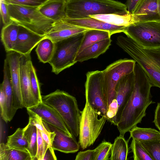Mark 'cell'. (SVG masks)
I'll use <instances>...</instances> for the list:
<instances>
[{
    "instance_id": "obj_18",
    "label": "cell",
    "mask_w": 160,
    "mask_h": 160,
    "mask_svg": "<svg viewBox=\"0 0 160 160\" xmlns=\"http://www.w3.org/2000/svg\"><path fill=\"white\" fill-rule=\"evenodd\" d=\"M88 29L62 20L55 22L46 36L55 42L84 32Z\"/></svg>"
},
{
    "instance_id": "obj_10",
    "label": "cell",
    "mask_w": 160,
    "mask_h": 160,
    "mask_svg": "<svg viewBox=\"0 0 160 160\" xmlns=\"http://www.w3.org/2000/svg\"><path fill=\"white\" fill-rule=\"evenodd\" d=\"M85 87L86 101L99 115L106 116L108 107L103 92L102 71L88 72Z\"/></svg>"
},
{
    "instance_id": "obj_44",
    "label": "cell",
    "mask_w": 160,
    "mask_h": 160,
    "mask_svg": "<svg viewBox=\"0 0 160 160\" xmlns=\"http://www.w3.org/2000/svg\"><path fill=\"white\" fill-rule=\"evenodd\" d=\"M139 0H127L125 4L128 12L132 13Z\"/></svg>"
},
{
    "instance_id": "obj_43",
    "label": "cell",
    "mask_w": 160,
    "mask_h": 160,
    "mask_svg": "<svg viewBox=\"0 0 160 160\" xmlns=\"http://www.w3.org/2000/svg\"><path fill=\"white\" fill-rule=\"evenodd\" d=\"M57 160V158L55 156L54 150L52 147L49 146L42 160Z\"/></svg>"
},
{
    "instance_id": "obj_5",
    "label": "cell",
    "mask_w": 160,
    "mask_h": 160,
    "mask_svg": "<svg viewBox=\"0 0 160 160\" xmlns=\"http://www.w3.org/2000/svg\"><path fill=\"white\" fill-rule=\"evenodd\" d=\"M8 7L11 21L41 36H46L55 22L43 15L38 8L11 4Z\"/></svg>"
},
{
    "instance_id": "obj_11",
    "label": "cell",
    "mask_w": 160,
    "mask_h": 160,
    "mask_svg": "<svg viewBox=\"0 0 160 160\" xmlns=\"http://www.w3.org/2000/svg\"><path fill=\"white\" fill-rule=\"evenodd\" d=\"M32 62L30 54H21L19 67L20 88L23 107L26 108L40 102L34 96L31 89L30 69Z\"/></svg>"
},
{
    "instance_id": "obj_41",
    "label": "cell",
    "mask_w": 160,
    "mask_h": 160,
    "mask_svg": "<svg viewBox=\"0 0 160 160\" xmlns=\"http://www.w3.org/2000/svg\"><path fill=\"white\" fill-rule=\"evenodd\" d=\"M93 150H88L80 151L77 155L75 160H93Z\"/></svg>"
},
{
    "instance_id": "obj_25",
    "label": "cell",
    "mask_w": 160,
    "mask_h": 160,
    "mask_svg": "<svg viewBox=\"0 0 160 160\" xmlns=\"http://www.w3.org/2000/svg\"><path fill=\"white\" fill-rule=\"evenodd\" d=\"M111 37L109 32L107 31L93 29L88 30L84 33L78 53L94 43L103 40L110 38Z\"/></svg>"
},
{
    "instance_id": "obj_17",
    "label": "cell",
    "mask_w": 160,
    "mask_h": 160,
    "mask_svg": "<svg viewBox=\"0 0 160 160\" xmlns=\"http://www.w3.org/2000/svg\"><path fill=\"white\" fill-rule=\"evenodd\" d=\"M47 123L50 130L56 133L52 143L54 150L66 153H74L79 150L80 146L74 137L69 136L61 130Z\"/></svg>"
},
{
    "instance_id": "obj_3",
    "label": "cell",
    "mask_w": 160,
    "mask_h": 160,
    "mask_svg": "<svg viewBox=\"0 0 160 160\" xmlns=\"http://www.w3.org/2000/svg\"><path fill=\"white\" fill-rule=\"evenodd\" d=\"M65 12L67 18L72 19L99 14L130 13L125 4L114 0H66Z\"/></svg>"
},
{
    "instance_id": "obj_27",
    "label": "cell",
    "mask_w": 160,
    "mask_h": 160,
    "mask_svg": "<svg viewBox=\"0 0 160 160\" xmlns=\"http://www.w3.org/2000/svg\"><path fill=\"white\" fill-rule=\"evenodd\" d=\"M0 160H32L28 151L8 147L6 143L0 145Z\"/></svg>"
},
{
    "instance_id": "obj_33",
    "label": "cell",
    "mask_w": 160,
    "mask_h": 160,
    "mask_svg": "<svg viewBox=\"0 0 160 160\" xmlns=\"http://www.w3.org/2000/svg\"><path fill=\"white\" fill-rule=\"evenodd\" d=\"M139 142L153 160H160V138Z\"/></svg>"
},
{
    "instance_id": "obj_42",
    "label": "cell",
    "mask_w": 160,
    "mask_h": 160,
    "mask_svg": "<svg viewBox=\"0 0 160 160\" xmlns=\"http://www.w3.org/2000/svg\"><path fill=\"white\" fill-rule=\"evenodd\" d=\"M153 122L160 131V102L158 103L154 113Z\"/></svg>"
},
{
    "instance_id": "obj_12",
    "label": "cell",
    "mask_w": 160,
    "mask_h": 160,
    "mask_svg": "<svg viewBox=\"0 0 160 160\" xmlns=\"http://www.w3.org/2000/svg\"><path fill=\"white\" fill-rule=\"evenodd\" d=\"M21 54L14 51L7 52L6 59L10 72L13 98V112L23 108L20 88V59Z\"/></svg>"
},
{
    "instance_id": "obj_16",
    "label": "cell",
    "mask_w": 160,
    "mask_h": 160,
    "mask_svg": "<svg viewBox=\"0 0 160 160\" xmlns=\"http://www.w3.org/2000/svg\"><path fill=\"white\" fill-rule=\"evenodd\" d=\"M45 37L19 26L18 37L13 51L21 54H30L33 48Z\"/></svg>"
},
{
    "instance_id": "obj_22",
    "label": "cell",
    "mask_w": 160,
    "mask_h": 160,
    "mask_svg": "<svg viewBox=\"0 0 160 160\" xmlns=\"http://www.w3.org/2000/svg\"><path fill=\"white\" fill-rule=\"evenodd\" d=\"M3 72V81L0 85L5 94L7 116L8 121L10 122L15 114L13 112V94L10 72L9 65L6 61L4 62Z\"/></svg>"
},
{
    "instance_id": "obj_40",
    "label": "cell",
    "mask_w": 160,
    "mask_h": 160,
    "mask_svg": "<svg viewBox=\"0 0 160 160\" xmlns=\"http://www.w3.org/2000/svg\"><path fill=\"white\" fill-rule=\"evenodd\" d=\"M0 12L2 22L4 25L11 22L8 4L3 0H0Z\"/></svg>"
},
{
    "instance_id": "obj_20",
    "label": "cell",
    "mask_w": 160,
    "mask_h": 160,
    "mask_svg": "<svg viewBox=\"0 0 160 160\" xmlns=\"http://www.w3.org/2000/svg\"><path fill=\"white\" fill-rule=\"evenodd\" d=\"M65 5V0H49L38 8L43 15L55 22L67 18Z\"/></svg>"
},
{
    "instance_id": "obj_39",
    "label": "cell",
    "mask_w": 160,
    "mask_h": 160,
    "mask_svg": "<svg viewBox=\"0 0 160 160\" xmlns=\"http://www.w3.org/2000/svg\"><path fill=\"white\" fill-rule=\"evenodd\" d=\"M0 108L1 117L6 123L8 121L7 110L6 95L1 86H0Z\"/></svg>"
},
{
    "instance_id": "obj_26",
    "label": "cell",
    "mask_w": 160,
    "mask_h": 160,
    "mask_svg": "<svg viewBox=\"0 0 160 160\" xmlns=\"http://www.w3.org/2000/svg\"><path fill=\"white\" fill-rule=\"evenodd\" d=\"M54 50V42L46 36L38 43L35 51L39 61L46 63L52 58Z\"/></svg>"
},
{
    "instance_id": "obj_35",
    "label": "cell",
    "mask_w": 160,
    "mask_h": 160,
    "mask_svg": "<svg viewBox=\"0 0 160 160\" xmlns=\"http://www.w3.org/2000/svg\"><path fill=\"white\" fill-rule=\"evenodd\" d=\"M30 78L31 89L34 96L39 102H42L40 84L32 62L30 66Z\"/></svg>"
},
{
    "instance_id": "obj_7",
    "label": "cell",
    "mask_w": 160,
    "mask_h": 160,
    "mask_svg": "<svg viewBox=\"0 0 160 160\" xmlns=\"http://www.w3.org/2000/svg\"><path fill=\"white\" fill-rule=\"evenodd\" d=\"M99 115L86 101L81 112L79 125V143L82 150L92 145L101 132L107 119L105 116L99 118Z\"/></svg>"
},
{
    "instance_id": "obj_30",
    "label": "cell",
    "mask_w": 160,
    "mask_h": 160,
    "mask_svg": "<svg viewBox=\"0 0 160 160\" xmlns=\"http://www.w3.org/2000/svg\"><path fill=\"white\" fill-rule=\"evenodd\" d=\"M23 136L28 144V151L32 160H35L37 152V128L34 125L28 123L23 128Z\"/></svg>"
},
{
    "instance_id": "obj_45",
    "label": "cell",
    "mask_w": 160,
    "mask_h": 160,
    "mask_svg": "<svg viewBox=\"0 0 160 160\" xmlns=\"http://www.w3.org/2000/svg\"><path fill=\"white\" fill-rule=\"evenodd\" d=\"M65 0V1H66V0Z\"/></svg>"
},
{
    "instance_id": "obj_23",
    "label": "cell",
    "mask_w": 160,
    "mask_h": 160,
    "mask_svg": "<svg viewBox=\"0 0 160 160\" xmlns=\"http://www.w3.org/2000/svg\"><path fill=\"white\" fill-rule=\"evenodd\" d=\"M19 26L11 21L4 25L1 32V40L6 52L13 51L18 35Z\"/></svg>"
},
{
    "instance_id": "obj_36",
    "label": "cell",
    "mask_w": 160,
    "mask_h": 160,
    "mask_svg": "<svg viewBox=\"0 0 160 160\" xmlns=\"http://www.w3.org/2000/svg\"><path fill=\"white\" fill-rule=\"evenodd\" d=\"M49 146L48 144L42 138L40 131L37 128V152L35 160H42Z\"/></svg>"
},
{
    "instance_id": "obj_34",
    "label": "cell",
    "mask_w": 160,
    "mask_h": 160,
    "mask_svg": "<svg viewBox=\"0 0 160 160\" xmlns=\"http://www.w3.org/2000/svg\"><path fill=\"white\" fill-rule=\"evenodd\" d=\"M131 148L134 160H153L140 142L132 139Z\"/></svg>"
},
{
    "instance_id": "obj_6",
    "label": "cell",
    "mask_w": 160,
    "mask_h": 160,
    "mask_svg": "<svg viewBox=\"0 0 160 160\" xmlns=\"http://www.w3.org/2000/svg\"><path fill=\"white\" fill-rule=\"evenodd\" d=\"M84 32L54 42V53L48 62L52 67V72L58 74L77 63L75 60Z\"/></svg>"
},
{
    "instance_id": "obj_37",
    "label": "cell",
    "mask_w": 160,
    "mask_h": 160,
    "mask_svg": "<svg viewBox=\"0 0 160 160\" xmlns=\"http://www.w3.org/2000/svg\"><path fill=\"white\" fill-rule=\"evenodd\" d=\"M8 4L18 5L38 8L49 0H3Z\"/></svg>"
},
{
    "instance_id": "obj_15",
    "label": "cell",
    "mask_w": 160,
    "mask_h": 160,
    "mask_svg": "<svg viewBox=\"0 0 160 160\" xmlns=\"http://www.w3.org/2000/svg\"><path fill=\"white\" fill-rule=\"evenodd\" d=\"M137 22L160 20L158 0H139L132 13Z\"/></svg>"
},
{
    "instance_id": "obj_31",
    "label": "cell",
    "mask_w": 160,
    "mask_h": 160,
    "mask_svg": "<svg viewBox=\"0 0 160 160\" xmlns=\"http://www.w3.org/2000/svg\"><path fill=\"white\" fill-rule=\"evenodd\" d=\"M6 144L10 148L28 151V144L23 136V128H17L13 134L8 137Z\"/></svg>"
},
{
    "instance_id": "obj_8",
    "label": "cell",
    "mask_w": 160,
    "mask_h": 160,
    "mask_svg": "<svg viewBox=\"0 0 160 160\" xmlns=\"http://www.w3.org/2000/svg\"><path fill=\"white\" fill-rule=\"evenodd\" d=\"M123 32L143 48H160V20L137 22L125 27Z\"/></svg>"
},
{
    "instance_id": "obj_4",
    "label": "cell",
    "mask_w": 160,
    "mask_h": 160,
    "mask_svg": "<svg viewBox=\"0 0 160 160\" xmlns=\"http://www.w3.org/2000/svg\"><path fill=\"white\" fill-rule=\"evenodd\" d=\"M42 101L55 109L60 114L72 136L79 135L81 111L77 100L68 92L57 89L42 96Z\"/></svg>"
},
{
    "instance_id": "obj_24",
    "label": "cell",
    "mask_w": 160,
    "mask_h": 160,
    "mask_svg": "<svg viewBox=\"0 0 160 160\" xmlns=\"http://www.w3.org/2000/svg\"><path fill=\"white\" fill-rule=\"evenodd\" d=\"M89 17L112 25L126 27L137 22L134 15L130 13L125 15L105 14L90 15Z\"/></svg>"
},
{
    "instance_id": "obj_1",
    "label": "cell",
    "mask_w": 160,
    "mask_h": 160,
    "mask_svg": "<svg viewBox=\"0 0 160 160\" xmlns=\"http://www.w3.org/2000/svg\"><path fill=\"white\" fill-rule=\"evenodd\" d=\"M134 72L133 89L116 126L120 135L124 136L126 133L141 122L146 115L147 108L154 103L152 100L151 93L152 87L151 82L142 68L137 63Z\"/></svg>"
},
{
    "instance_id": "obj_19",
    "label": "cell",
    "mask_w": 160,
    "mask_h": 160,
    "mask_svg": "<svg viewBox=\"0 0 160 160\" xmlns=\"http://www.w3.org/2000/svg\"><path fill=\"white\" fill-rule=\"evenodd\" d=\"M72 24L88 29L107 31L111 36L114 34L123 32L125 27L116 26L92 17L80 19H69L64 20Z\"/></svg>"
},
{
    "instance_id": "obj_14",
    "label": "cell",
    "mask_w": 160,
    "mask_h": 160,
    "mask_svg": "<svg viewBox=\"0 0 160 160\" xmlns=\"http://www.w3.org/2000/svg\"><path fill=\"white\" fill-rule=\"evenodd\" d=\"M134 84V71L122 76L119 80L116 89L115 99L118 105L115 119L117 126L122 112L133 91Z\"/></svg>"
},
{
    "instance_id": "obj_28",
    "label": "cell",
    "mask_w": 160,
    "mask_h": 160,
    "mask_svg": "<svg viewBox=\"0 0 160 160\" xmlns=\"http://www.w3.org/2000/svg\"><path fill=\"white\" fill-rule=\"evenodd\" d=\"M128 154V143L124 136L120 135L112 144L109 160H127Z\"/></svg>"
},
{
    "instance_id": "obj_38",
    "label": "cell",
    "mask_w": 160,
    "mask_h": 160,
    "mask_svg": "<svg viewBox=\"0 0 160 160\" xmlns=\"http://www.w3.org/2000/svg\"><path fill=\"white\" fill-rule=\"evenodd\" d=\"M118 103L116 99H113L109 104L106 117L107 121L115 125V119L118 110Z\"/></svg>"
},
{
    "instance_id": "obj_32",
    "label": "cell",
    "mask_w": 160,
    "mask_h": 160,
    "mask_svg": "<svg viewBox=\"0 0 160 160\" xmlns=\"http://www.w3.org/2000/svg\"><path fill=\"white\" fill-rule=\"evenodd\" d=\"M112 145L111 142L103 141L94 149L93 160H109Z\"/></svg>"
},
{
    "instance_id": "obj_21",
    "label": "cell",
    "mask_w": 160,
    "mask_h": 160,
    "mask_svg": "<svg viewBox=\"0 0 160 160\" xmlns=\"http://www.w3.org/2000/svg\"><path fill=\"white\" fill-rule=\"evenodd\" d=\"M111 42L110 38L105 39L87 47L78 53L75 62H82L91 59L97 58L109 49Z\"/></svg>"
},
{
    "instance_id": "obj_29",
    "label": "cell",
    "mask_w": 160,
    "mask_h": 160,
    "mask_svg": "<svg viewBox=\"0 0 160 160\" xmlns=\"http://www.w3.org/2000/svg\"><path fill=\"white\" fill-rule=\"evenodd\" d=\"M130 137L138 141L153 140L160 138V132L150 128H141L136 126L129 131Z\"/></svg>"
},
{
    "instance_id": "obj_2",
    "label": "cell",
    "mask_w": 160,
    "mask_h": 160,
    "mask_svg": "<svg viewBox=\"0 0 160 160\" xmlns=\"http://www.w3.org/2000/svg\"><path fill=\"white\" fill-rule=\"evenodd\" d=\"M117 44L141 67L152 86L160 88V48L147 49L131 38L118 36Z\"/></svg>"
},
{
    "instance_id": "obj_9",
    "label": "cell",
    "mask_w": 160,
    "mask_h": 160,
    "mask_svg": "<svg viewBox=\"0 0 160 160\" xmlns=\"http://www.w3.org/2000/svg\"><path fill=\"white\" fill-rule=\"evenodd\" d=\"M136 63L133 59H120L102 71L103 92L108 108L112 100L115 99L116 89L119 80L123 76L134 71Z\"/></svg>"
},
{
    "instance_id": "obj_13",
    "label": "cell",
    "mask_w": 160,
    "mask_h": 160,
    "mask_svg": "<svg viewBox=\"0 0 160 160\" xmlns=\"http://www.w3.org/2000/svg\"><path fill=\"white\" fill-rule=\"evenodd\" d=\"M27 111L37 114L44 122L61 130L67 135H72L58 112L42 102L27 108Z\"/></svg>"
}]
</instances>
